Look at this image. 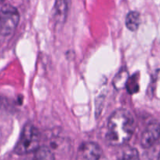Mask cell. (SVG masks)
Here are the masks:
<instances>
[{"mask_svg":"<svg viewBox=\"0 0 160 160\" xmlns=\"http://www.w3.org/2000/svg\"><path fill=\"white\" fill-rule=\"evenodd\" d=\"M135 127V120L132 114L126 109H118L108 119L106 139L112 146L124 145L132 138Z\"/></svg>","mask_w":160,"mask_h":160,"instance_id":"obj_1","label":"cell"},{"mask_svg":"<svg viewBox=\"0 0 160 160\" xmlns=\"http://www.w3.org/2000/svg\"><path fill=\"white\" fill-rule=\"evenodd\" d=\"M39 141L38 130L32 124H26L15 146L14 152L18 155H26L35 152L39 147Z\"/></svg>","mask_w":160,"mask_h":160,"instance_id":"obj_2","label":"cell"},{"mask_svg":"<svg viewBox=\"0 0 160 160\" xmlns=\"http://www.w3.org/2000/svg\"><path fill=\"white\" fill-rule=\"evenodd\" d=\"M20 21L18 10L10 4L0 9V35L9 36L15 31Z\"/></svg>","mask_w":160,"mask_h":160,"instance_id":"obj_3","label":"cell"},{"mask_svg":"<svg viewBox=\"0 0 160 160\" xmlns=\"http://www.w3.org/2000/svg\"><path fill=\"white\" fill-rule=\"evenodd\" d=\"M160 140V124L157 122H150L141 138V144L144 148H150Z\"/></svg>","mask_w":160,"mask_h":160,"instance_id":"obj_4","label":"cell"},{"mask_svg":"<svg viewBox=\"0 0 160 160\" xmlns=\"http://www.w3.org/2000/svg\"><path fill=\"white\" fill-rule=\"evenodd\" d=\"M102 150L98 144L84 142L79 146L77 152V160H100Z\"/></svg>","mask_w":160,"mask_h":160,"instance_id":"obj_5","label":"cell"},{"mask_svg":"<svg viewBox=\"0 0 160 160\" xmlns=\"http://www.w3.org/2000/svg\"><path fill=\"white\" fill-rule=\"evenodd\" d=\"M55 17L60 22H64L66 19L68 10V0H55Z\"/></svg>","mask_w":160,"mask_h":160,"instance_id":"obj_6","label":"cell"},{"mask_svg":"<svg viewBox=\"0 0 160 160\" xmlns=\"http://www.w3.org/2000/svg\"><path fill=\"white\" fill-rule=\"evenodd\" d=\"M141 24V17L139 13L136 11H130L126 18V26L129 30L135 32L139 28Z\"/></svg>","mask_w":160,"mask_h":160,"instance_id":"obj_7","label":"cell"},{"mask_svg":"<svg viewBox=\"0 0 160 160\" xmlns=\"http://www.w3.org/2000/svg\"><path fill=\"white\" fill-rule=\"evenodd\" d=\"M35 158L36 160H55L54 154L47 146L38 147L35 152Z\"/></svg>","mask_w":160,"mask_h":160,"instance_id":"obj_8","label":"cell"},{"mask_svg":"<svg viewBox=\"0 0 160 160\" xmlns=\"http://www.w3.org/2000/svg\"><path fill=\"white\" fill-rule=\"evenodd\" d=\"M119 160H140L139 152L134 148L127 147L122 151Z\"/></svg>","mask_w":160,"mask_h":160,"instance_id":"obj_9","label":"cell"},{"mask_svg":"<svg viewBox=\"0 0 160 160\" xmlns=\"http://www.w3.org/2000/svg\"><path fill=\"white\" fill-rule=\"evenodd\" d=\"M128 73H127V71L122 70V72H120L118 75H116V77L114 79V86L116 89L119 90V89H122L127 85V80H128Z\"/></svg>","mask_w":160,"mask_h":160,"instance_id":"obj_10","label":"cell"},{"mask_svg":"<svg viewBox=\"0 0 160 160\" xmlns=\"http://www.w3.org/2000/svg\"><path fill=\"white\" fill-rule=\"evenodd\" d=\"M5 0H0V3H2V2H3Z\"/></svg>","mask_w":160,"mask_h":160,"instance_id":"obj_11","label":"cell"},{"mask_svg":"<svg viewBox=\"0 0 160 160\" xmlns=\"http://www.w3.org/2000/svg\"><path fill=\"white\" fill-rule=\"evenodd\" d=\"M158 160H160V154H159V156H158Z\"/></svg>","mask_w":160,"mask_h":160,"instance_id":"obj_12","label":"cell"}]
</instances>
